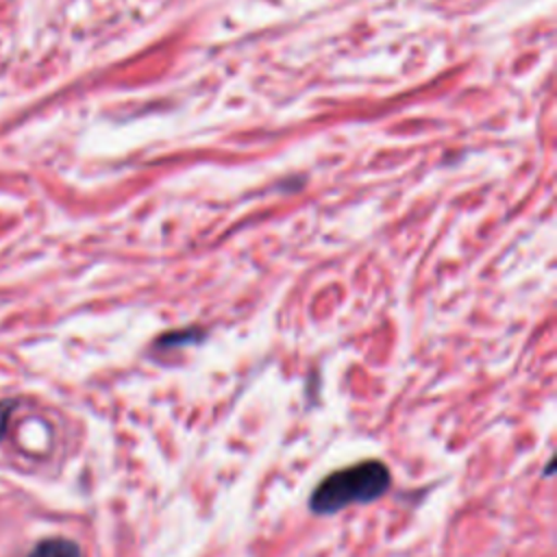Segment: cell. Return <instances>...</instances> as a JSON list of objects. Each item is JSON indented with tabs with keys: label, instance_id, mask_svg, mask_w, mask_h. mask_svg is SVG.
Returning a JSON list of instances; mask_svg holds the SVG:
<instances>
[{
	"label": "cell",
	"instance_id": "cell-1",
	"mask_svg": "<svg viewBox=\"0 0 557 557\" xmlns=\"http://www.w3.org/2000/svg\"><path fill=\"white\" fill-rule=\"evenodd\" d=\"M389 483V468L379 459H366L322 479L309 496V509L313 513L329 516L350 505H368L381 498Z\"/></svg>",
	"mask_w": 557,
	"mask_h": 557
},
{
	"label": "cell",
	"instance_id": "cell-2",
	"mask_svg": "<svg viewBox=\"0 0 557 557\" xmlns=\"http://www.w3.org/2000/svg\"><path fill=\"white\" fill-rule=\"evenodd\" d=\"M28 557H83L81 546L67 537H48L41 540Z\"/></svg>",
	"mask_w": 557,
	"mask_h": 557
},
{
	"label": "cell",
	"instance_id": "cell-3",
	"mask_svg": "<svg viewBox=\"0 0 557 557\" xmlns=\"http://www.w3.org/2000/svg\"><path fill=\"white\" fill-rule=\"evenodd\" d=\"M15 409V403L11 400H4V403H0V437L4 435V431H7V422H9V416H11V411Z\"/></svg>",
	"mask_w": 557,
	"mask_h": 557
}]
</instances>
